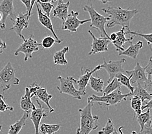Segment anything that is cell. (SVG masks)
Masks as SVG:
<instances>
[{
  "label": "cell",
  "mask_w": 152,
  "mask_h": 134,
  "mask_svg": "<svg viewBox=\"0 0 152 134\" xmlns=\"http://www.w3.org/2000/svg\"><path fill=\"white\" fill-rule=\"evenodd\" d=\"M56 43L55 39L51 37V36H46L45 38L43 39L42 42L41 43V46L43 49H50L51 47Z\"/></svg>",
  "instance_id": "cell-35"
},
{
  "label": "cell",
  "mask_w": 152,
  "mask_h": 134,
  "mask_svg": "<svg viewBox=\"0 0 152 134\" xmlns=\"http://www.w3.org/2000/svg\"><path fill=\"white\" fill-rule=\"evenodd\" d=\"M39 86V85L35 81L31 85L25 88L24 96H22L20 100V108L24 112L30 114L32 108V105H33L31 98L34 97V93Z\"/></svg>",
  "instance_id": "cell-12"
},
{
  "label": "cell",
  "mask_w": 152,
  "mask_h": 134,
  "mask_svg": "<svg viewBox=\"0 0 152 134\" xmlns=\"http://www.w3.org/2000/svg\"><path fill=\"white\" fill-rule=\"evenodd\" d=\"M20 79L16 76V72L11 63L9 61L0 71V89L5 92L12 85H18Z\"/></svg>",
  "instance_id": "cell-5"
},
{
  "label": "cell",
  "mask_w": 152,
  "mask_h": 134,
  "mask_svg": "<svg viewBox=\"0 0 152 134\" xmlns=\"http://www.w3.org/2000/svg\"><path fill=\"white\" fill-rule=\"evenodd\" d=\"M84 10L88 12L90 16V21L91 22L90 27L95 28L99 32L101 38H109V35L105 29V25L107 21L110 20V17L104 16L98 13L94 9L93 3H91L90 5H86L84 7Z\"/></svg>",
  "instance_id": "cell-4"
},
{
  "label": "cell",
  "mask_w": 152,
  "mask_h": 134,
  "mask_svg": "<svg viewBox=\"0 0 152 134\" xmlns=\"http://www.w3.org/2000/svg\"><path fill=\"white\" fill-rule=\"evenodd\" d=\"M93 104L88 100V104L86 106L79 109L80 113V126L77 130V134H90L93 130H96L99 125V116L93 115L92 114V106Z\"/></svg>",
  "instance_id": "cell-2"
},
{
  "label": "cell",
  "mask_w": 152,
  "mask_h": 134,
  "mask_svg": "<svg viewBox=\"0 0 152 134\" xmlns=\"http://www.w3.org/2000/svg\"><path fill=\"white\" fill-rule=\"evenodd\" d=\"M126 74L130 77V83L137 84V86H142L144 88L147 82V74L145 67H142L139 63L137 62L134 69L126 70Z\"/></svg>",
  "instance_id": "cell-9"
},
{
  "label": "cell",
  "mask_w": 152,
  "mask_h": 134,
  "mask_svg": "<svg viewBox=\"0 0 152 134\" xmlns=\"http://www.w3.org/2000/svg\"><path fill=\"white\" fill-rule=\"evenodd\" d=\"M36 1H37V0H31V9H30V12H31V14H32V9H33V6H34V3H36Z\"/></svg>",
  "instance_id": "cell-44"
},
{
  "label": "cell",
  "mask_w": 152,
  "mask_h": 134,
  "mask_svg": "<svg viewBox=\"0 0 152 134\" xmlns=\"http://www.w3.org/2000/svg\"><path fill=\"white\" fill-rule=\"evenodd\" d=\"M37 2L39 6L41 7L42 11L43 14H45L47 16L50 17V12L54 8V5L53 3H42L39 2L38 0H37Z\"/></svg>",
  "instance_id": "cell-33"
},
{
  "label": "cell",
  "mask_w": 152,
  "mask_h": 134,
  "mask_svg": "<svg viewBox=\"0 0 152 134\" xmlns=\"http://www.w3.org/2000/svg\"><path fill=\"white\" fill-rule=\"evenodd\" d=\"M7 49V44L5 41L0 39V54H2Z\"/></svg>",
  "instance_id": "cell-39"
},
{
  "label": "cell",
  "mask_w": 152,
  "mask_h": 134,
  "mask_svg": "<svg viewBox=\"0 0 152 134\" xmlns=\"http://www.w3.org/2000/svg\"><path fill=\"white\" fill-rule=\"evenodd\" d=\"M88 33L91 36L93 42L91 44V49L89 52V55L99 54L108 51V46L111 43L109 38H97L95 37L91 30H88Z\"/></svg>",
  "instance_id": "cell-14"
},
{
  "label": "cell",
  "mask_w": 152,
  "mask_h": 134,
  "mask_svg": "<svg viewBox=\"0 0 152 134\" xmlns=\"http://www.w3.org/2000/svg\"><path fill=\"white\" fill-rule=\"evenodd\" d=\"M137 121L139 123L140 127V130H142L144 126L151 124V110L148 109L144 113H141L135 117Z\"/></svg>",
  "instance_id": "cell-24"
},
{
  "label": "cell",
  "mask_w": 152,
  "mask_h": 134,
  "mask_svg": "<svg viewBox=\"0 0 152 134\" xmlns=\"http://www.w3.org/2000/svg\"><path fill=\"white\" fill-rule=\"evenodd\" d=\"M57 79L60 81V85L57 86V89L61 93L67 94L78 100H81L82 96H85L84 93L75 88V84L77 79H75L73 76H69L66 78L58 76Z\"/></svg>",
  "instance_id": "cell-6"
},
{
  "label": "cell",
  "mask_w": 152,
  "mask_h": 134,
  "mask_svg": "<svg viewBox=\"0 0 152 134\" xmlns=\"http://www.w3.org/2000/svg\"><path fill=\"white\" fill-rule=\"evenodd\" d=\"M29 17L27 12L26 13H19L14 17L12 21V27L10 28V30L14 31L17 35L20 38L22 39L23 40H24L25 38L21 32L25 28H28Z\"/></svg>",
  "instance_id": "cell-11"
},
{
  "label": "cell",
  "mask_w": 152,
  "mask_h": 134,
  "mask_svg": "<svg viewBox=\"0 0 152 134\" xmlns=\"http://www.w3.org/2000/svg\"><path fill=\"white\" fill-rule=\"evenodd\" d=\"M132 96V93L131 92L126 94L122 93L121 88H118L113 92L102 96L93 94L91 96L88 97V100L91 101L93 104H99L102 107H106L108 109L111 106H115L123 101H126L128 97Z\"/></svg>",
  "instance_id": "cell-3"
},
{
  "label": "cell",
  "mask_w": 152,
  "mask_h": 134,
  "mask_svg": "<svg viewBox=\"0 0 152 134\" xmlns=\"http://www.w3.org/2000/svg\"><path fill=\"white\" fill-rule=\"evenodd\" d=\"M125 34H132V35H138V36H139V37L142 38L143 39H145V40L147 41L148 45H149L150 49L151 50V43H152L151 38H152V35H151V33L148 34H140V33H138V32H136L131 31L129 29H126V28Z\"/></svg>",
  "instance_id": "cell-32"
},
{
  "label": "cell",
  "mask_w": 152,
  "mask_h": 134,
  "mask_svg": "<svg viewBox=\"0 0 152 134\" xmlns=\"http://www.w3.org/2000/svg\"><path fill=\"white\" fill-rule=\"evenodd\" d=\"M61 128V125L58 124L50 125L46 123H42L39 125V132L42 134H54L59 131Z\"/></svg>",
  "instance_id": "cell-25"
},
{
  "label": "cell",
  "mask_w": 152,
  "mask_h": 134,
  "mask_svg": "<svg viewBox=\"0 0 152 134\" xmlns=\"http://www.w3.org/2000/svg\"><path fill=\"white\" fill-rule=\"evenodd\" d=\"M37 103L38 104V107H36L35 105L33 104L32 105V110L30 113V119L33 123L34 129H35V134H39V127L41 124V121L42 119L45 118L48 116V114L46 113L44 108H43L41 103L37 99Z\"/></svg>",
  "instance_id": "cell-15"
},
{
  "label": "cell",
  "mask_w": 152,
  "mask_h": 134,
  "mask_svg": "<svg viewBox=\"0 0 152 134\" xmlns=\"http://www.w3.org/2000/svg\"><path fill=\"white\" fill-rule=\"evenodd\" d=\"M101 69L100 64L98 65L93 70H90L88 68H86L84 70V72L82 71V69L81 68V71L82 72V74L80 76L78 80H77L75 84H77L78 86V90L79 91H80L82 93H83L86 95V88L87 86L89 84V81L90 77L95 73V72H97Z\"/></svg>",
  "instance_id": "cell-16"
},
{
  "label": "cell",
  "mask_w": 152,
  "mask_h": 134,
  "mask_svg": "<svg viewBox=\"0 0 152 134\" xmlns=\"http://www.w3.org/2000/svg\"><path fill=\"white\" fill-rule=\"evenodd\" d=\"M20 1L22 2L24 5L26 7L27 9V12L28 14V16L31 17L32 16V14L30 12V9H31V0H20Z\"/></svg>",
  "instance_id": "cell-38"
},
{
  "label": "cell",
  "mask_w": 152,
  "mask_h": 134,
  "mask_svg": "<svg viewBox=\"0 0 152 134\" xmlns=\"http://www.w3.org/2000/svg\"><path fill=\"white\" fill-rule=\"evenodd\" d=\"M121 83L118 82L117 79L115 78L113 80L111 81L109 83H108L107 86L104 88V90H102V94L103 95H107L111 92H114L115 90H117L118 88H121Z\"/></svg>",
  "instance_id": "cell-31"
},
{
  "label": "cell",
  "mask_w": 152,
  "mask_h": 134,
  "mask_svg": "<svg viewBox=\"0 0 152 134\" xmlns=\"http://www.w3.org/2000/svg\"><path fill=\"white\" fill-rule=\"evenodd\" d=\"M137 134H152L151 124L144 126V128L142 130H140L139 133Z\"/></svg>",
  "instance_id": "cell-37"
},
{
  "label": "cell",
  "mask_w": 152,
  "mask_h": 134,
  "mask_svg": "<svg viewBox=\"0 0 152 134\" xmlns=\"http://www.w3.org/2000/svg\"><path fill=\"white\" fill-rule=\"evenodd\" d=\"M132 96H136L139 97L142 103L146 101H147L148 102V101L151 100L152 98L151 93H148L142 86H137L136 87H135Z\"/></svg>",
  "instance_id": "cell-27"
},
{
  "label": "cell",
  "mask_w": 152,
  "mask_h": 134,
  "mask_svg": "<svg viewBox=\"0 0 152 134\" xmlns=\"http://www.w3.org/2000/svg\"><path fill=\"white\" fill-rule=\"evenodd\" d=\"M34 97H37L38 99L41 100L43 103H45L47 105L49 113H53L55 112V109L52 108L49 103L50 100L53 98V96L48 92L46 88L39 86L38 88L36 90V92L34 93Z\"/></svg>",
  "instance_id": "cell-20"
},
{
  "label": "cell",
  "mask_w": 152,
  "mask_h": 134,
  "mask_svg": "<svg viewBox=\"0 0 152 134\" xmlns=\"http://www.w3.org/2000/svg\"><path fill=\"white\" fill-rule=\"evenodd\" d=\"M39 46H41V43H38L34 40L32 35H31L28 39H25L23 43L16 50L14 56H17L20 53H23L25 55L24 61H27L28 59L32 58V54L38 51Z\"/></svg>",
  "instance_id": "cell-7"
},
{
  "label": "cell",
  "mask_w": 152,
  "mask_h": 134,
  "mask_svg": "<svg viewBox=\"0 0 152 134\" xmlns=\"http://www.w3.org/2000/svg\"><path fill=\"white\" fill-rule=\"evenodd\" d=\"M146 68V72L147 74V82L146 84L144 86V89H145L146 91L151 93L152 91V57H150L149 61H148V63L145 67Z\"/></svg>",
  "instance_id": "cell-28"
},
{
  "label": "cell",
  "mask_w": 152,
  "mask_h": 134,
  "mask_svg": "<svg viewBox=\"0 0 152 134\" xmlns=\"http://www.w3.org/2000/svg\"><path fill=\"white\" fill-rule=\"evenodd\" d=\"M69 51V48L68 46H66L59 51L56 52L53 56L54 63L57 65H61V66L66 65L68 62L66 59V54Z\"/></svg>",
  "instance_id": "cell-23"
},
{
  "label": "cell",
  "mask_w": 152,
  "mask_h": 134,
  "mask_svg": "<svg viewBox=\"0 0 152 134\" xmlns=\"http://www.w3.org/2000/svg\"><path fill=\"white\" fill-rule=\"evenodd\" d=\"M38 1L42 3H53L56 1L57 0H38Z\"/></svg>",
  "instance_id": "cell-43"
},
{
  "label": "cell",
  "mask_w": 152,
  "mask_h": 134,
  "mask_svg": "<svg viewBox=\"0 0 152 134\" xmlns=\"http://www.w3.org/2000/svg\"><path fill=\"white\" fill-rule=\"evenodd\" d=\"M104 63L102 64H100L101 69L106 70L107 72L108 75H109V79L107 80V83H109L111 81L113 80L115 78V76L116 74L118 73H122L124 74H126V70H124L122 67V64L126 61V59L124 58H122L119 60L117 61H110L109 62H107L104 59Z\"/></svg>",
  "instance_id": "cell-10"
},
{
  "label": "cell",
  "mask_w": 152,
  "mask_h": 134,
  "mask_svg": "<svg viewBox=\"0 0 152 134\" xmlns=\"http://www.w3.org/2000/svg\"><path fill=\"white\" fill-rule=\"evenodd\" d=\"M78 11L75 12L74 10H71V13L67 15L66 19L63 21V23L61 25V29L74 33V32H77L78 28L80 26L90 22V19H86L84 20H78Z\"/></svg>",
  "instance_id": "cell-8"
},
{
  "label": "cell",
  "mask_w": 152,
  "mask_h": 134,
  "mask_svg": "<svg viewBox=\"0 0 152 134\" xmlns=\"http://www.w3.org/2000/svg\"><path fill=\"white\" fill-rule=\"evenodd\" d=\"M58 4L54 9L53 17H55L64 21L68 15L69 7L70 1L64 3L63 0H57Z\"/></svg>",
  "instance_id": "cell-19"
},
{
  "label": "cell",
  "mask_w": 152,
  "mask_h": 134,
  "mask_svg": "<svg viewBox=\"0 0 152 134\" xmlns=\"http://www.w3.org/2000/svg\"><path fill=\"white\" fill-rule=\"evenodd\" d=\"M132 42H130V45L128 48L124 50V51L119 52V56H124L132 58L133 59H136L138 56L140 49H142L143 43L141 41H139L135 44H132Z\"/></svg>",
  "instance_id": "cell-21"
},
{
  "label": "cell",
  "mask_w": 152,
  "mask_h": 134,
  "mask_svg": "<svg viewBox=\"0 0 152 134\" xmlns=\"http://www.w3.org/2000/svg\"><path fill=\"white\" fill-rule=\"evenodd\" d=\"M89 86L94 91L100 93L102 92L104 86V82L102 79L99 78H95L92 75L90 77L89 81Z\"/></svg>",
  "instance_id": "cell-26"
},
{
  "label": "cell",
  "mask_w": 152,
  "mask_h": 134,
  "mask_svg": "<svg viewBox=\"0 0 152 134\" xmlns=\"http://www.w3.org/2000/svg\"><path fill=\"white\" fill-rule=\"evenodd\" d=\"M0 126H1V125H0Z\"/></svg>",
  "instance_id": "cell-49"
},
{
  "label": "cell",
  "mask_w": 152,
  "mask_h": 134,
  "mask_svg": "<svg viewBox=\"0 0 152 134\" xmlns=\"http://www.w3.org/2000/svg\"><path fill=\"white\" fill-rule=\"evenodd\" d=\"M124 128V126H121V127H119L118 128V134H124L122 132V128ZM131 134H137V132L135 131H132Z\"/></svg>",
  "instance_id": "cell-42"
},
{
  "label": "cell",
  "mask_w": 152,
  "mask_h": 134,
  "mask_svg": "<svg viewBox=\"0 0 152 134\" xmlns=\"http://www.w3.org/2000/svg\"><path fill=\"white\" fill-rule=\"evenodd\" d=\"M14 108L13 106H10L7 104L4 99V97L3 95L0 94V112H4L6 111L13 112Z\"/></svg>",
  "instance_id": "cell-36"
},
{
  "label": "cell",
  "mask_w": 152,
  "mask_h": 134,
  "mask_svg": "<svg viewBox=\"0 0 152 134\" xmlns=\"http://www.w3.org/2000/svg\"><path fill=\"white\" fill-rule=\"evenodd\" d=\"M102 10L110 17V22L107 24L108 28L115 26H122L126 29H129L130 22L136 14H138V10L129 9H124L121 7H108L102 9Z\"/></svg>",
  "instance_id": "cell-1"
},
{
  "label": "cell",
  "mask_w": 152,
  "mask_h": 134,
  "mask_svg": "<svg viewBox=\"0 0 152 134\" xmlns=\"http://www.w3.org/2000/svg\"><path fill=\"white\" fill-rule=\"evenodd\" d=\"M126 28L123 27L121 29L116 32V34H117V38H116L115 40L113 42H111L113 43V45L115 46L116 50L117 52H122L124 51L125 50L124 48V45L126 42H132V40L133 39L134 35H132V37H130L129 38H126L125 37L126 34Z\"/></svg>",
  "instance_id": "cell-18"
},
{
  "label": "cell",
  "mask_w": 152,
  "mask_h": 134,
  "mask_svg": "<svg viewBox=\"0 0 152 134\" xmlns=\"http://www.w3.org/2000/svg\"><path fill=\"white\" fill-rule=\"evenodd\" d=\"M1 128H2V126H0V133H1Z\"/></svg>",
  "instance_id": "cell-48"
},
{
  "label": "cell",
  "mask_w": 152,
  "mask_h": 134,
  "mask_svg": "<svg viewBox=\"0 0 152 134\" xmlns=\"http://www.w3.org/2000/svg\"><path fill=\"white\" fill-rule=\"evenodd\" d=\"M115 130V126L112 121V119L109 118L107 119L106 125L102 129L98 132V134H111Z\"/></svg>",
  "instance_id": "cell-34"
},
{
  "label": "cell",
  "mask_w": 152,
  "mask_h": 134,
  "mask_svg": "<svg viewBox=\"0 0 152 134\" xmlns=\"http://www.w3.org/2000/svg\"><path fill=\"white\" fill-rule=\"evenodd\" d=\"M2 20V15L1 14V13H0V22H1Z\"/></svg>",
  "instance_id": "cell-47"
},
{
  "label": "cell",
  "mask_w": 152,
  "mask_h": 134,
  "mask_svg": "<svg viewBox=\"0 0 152 134\" xmlns=\"http://www.w3.org/2000/svg\"><path fill=\"white\" fill-rule=\"evenodd\" d=\"M115 78L117 79V80L121 83V85L124 86L126 88H128L130 92L133 93L135 87L133 86L131 83H130V77H127L126 74L122 73H118L115 75Z\"/></svg>",
  "instance_id": "cell-29"
},
{
  "label": "cell",
  "mask_w": 152,
  "mask_h": 134,
  "mask_svg": "<svg viewBox=\"0 0 152 134\" xmlns=\"http://www.w3.org/2000/svg\"><path fill=\"white\" fill-rule=\"evenodd\" d=\"M29 117V114L24 112L23 116L14 124L9 126V130L7 134H19L20 131L24 127L26 121Z\"/></svg>",
  "instance_id": "cell-22"
},
{
  "label": "cell",
  "mask_w": 152,
  "mask_h": 134,
  "mask_svg": "<svg viewBox=\"0 0 152 134\" xmlns=\"http://www.w3.org/2000/svg\"><path fill=\"white\" fill-rule=\"evenodd\" d=\"M116 38H117V34H116V32H113V33H112L110 35H109V39L111 41V42L114 41L116 39Z\"/></svg>",
  "instance_id": "cell-41"
},
{
  "label": "cell",
  "mask_w": 152,
  "mask_h": 134,
  "mask_svg": "<svg viewBox=\"0 0 152 134\" xmlns=\"http://www.w3.org/2000/svg\"><path fill=\"white\" fill-rule=\"evenodd\" d=\"M14 0H3L0 3V13L2 15V20L0 22V28L4 30L6 28V21L10 17L12 21L15 17V12L13 5Z\"/></svg>",
  "instance_id": "cell-13"
},
{
  "label": "cell",
  "mask_w": 152,
  "mask_h": 134,
  "mask_svg": "<svg viewBox=\"0 0 152 134\" xmlns=\"http://www.w3.org/2000/svg\"><path fill=\"white\" fill-rule=\"evenodd\" d=\"M131 98V107L135 112V118L137 115L142 113L141 108L142 106V102L139 97L136 96H132Z\"/></svg>",
  "instance_id": "cell-30"
},
{
  "label": "cell",
  "mask_w": 152,
  "mask_h": 134,
  "mask_svg": "<svg viewBox=\"0 0 152 134\" xmlns=\"http://www.w3.org/2000/svg\"><path fill=\"white\" fill-rule=\"evenodd\" d=\"M111 134H118V133L117 132V130H116V129L114 130V131H113V133H112Z\"/></svg>",
  "instance_id": "cell-46"
},
{
  "label": "cell",
  "mask_w": 152,
  "mask_h": 134,
  "mask_svg": "<svg viewBox=\"0 0 152 134\" xmlns=\"http://www.w3.org/2000/svg\"><path fill=\"white\" fill-rule=\"evenodd\" d=\"M91 1H99L100 2H102L103 4H106L107 2L112 1L113 0H91Z\"/></svg>",
  "instance_id": "cell-45"
},
{
  "label": "cell",
  "mask_w": 152,
  "mask_h": 134,
  "mask_svg": "<svg viewBox=\"0 0 152 134\" xmlns=\"http://www.w3.org/2000/svg\"><path fill=\"white\" fill-rule=\"evenodd\" d=\"M36 5H37V12H38V20L39 21L43 27H44L46 28L47 29H48L51 33L53 34L54 38L55 39V40L58 44H60V43L62 42V40H61L58 36L56 35L55 30H54L53 28V25L52 23V21L51 19H50V17L47 16L45 14H43L42 11L41 10L40 8H39V6L38 5V3L36 2Z\"/></svg>",
  "instance_id": "cell-17"
},
{
  "label": "cell",
  "mask_w": 152,
  "mask_h": 134,
  "mask_svg": "<svg viewBox=\"0 0 152 134\" xmlns=\"http://www.w3.org/2000/svg\"><path fill=\"white\" fill-rule=\"evenodd\" d=\"M152 100H150L149 101H148L147 102V104L146 105H144V106H142V108H141V111L143 112L145 109H149V110H151V108H152Z\"/></svg>",
  "instance_id": "cell-40"
}]
</instances>
